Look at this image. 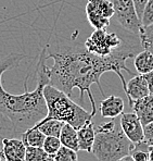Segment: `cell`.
<instances>
[{
	"instance_id": "cell-1",
	"label": "cell",
	"mask_w": 153,
	"mask_h": 161,
	"mask_svg": "<svg viewBox=\"0 0 153 161\" xmlns=\"http://www.w3.org/2000/svg\"><path fill=\"white\" fill-rule=\"evenodd\" d=\"M138 53V46H134L133 42L128 40L111 54L105 57L90 53L81 44L59 45L55 51L48 53V58L53 60V65L51 68L46 65L45 73L49 84L67 96H72L74 88L79 89L82 100L84 94H88L91 103V112L96 114L97 108L90 91L91 85L97 84L101 94L104 95L100 84L101 76L107 72H114L121 80L125 92L126 82L122 71L133 74L126 67V61L130 58H135Z\"/></svg>"
},
{
	"instance_id": "cell-2",
	"label": "cell",
	"mask_w": 153,
	"mask_h": 161,
	"mask_svg": "<svg viewBox=\"0 0 153 161\" xmlns=\"http://www.w3.org/2000/svg\"><path fill=\"white\" fill-rule=\"evenodd\" d=\"M45 53L46 49L40 53V60L37 68L38 83L36 89L21 95H13L4 91L1 84V76L7 70L20 64L25 56L22 53H11L0 61V114L10 120L16 133L22 134L25 130L34 126L47 115L44 87L49 83L45 73Z\"/></svg>"
},
{
	"instance_id": "cell-3",
	"label": "cell",
	"mask_w": 153,
	"mask_h": 161,
	"mask_svg": "<svg viewBox=\"0 0 153 161\" xmlns=\"http://www.w3.org/2000/svg\"><path fill=\"white\" fill-rule=\"evenodd\" d=\"M116 118L100 124L91 153L99 161H117L129 155L134 144L127 138Z\"/></svg>"
},
{
	"instance_id": "cell-4",
	"label": "cell",
	"mask_w": 153,
	"mask_h": 161,
	"mask_svg": "<svg viewBox=\"0 0 153 161\" xmlns=\"http://www.w3.org/2000/svg\"><path fill=\"white\" fill-rule=\"evenodd\" d=\"M44 98L47 105V115L42 120L55 119L78 130L96 115L75 103L70 96L50 84L45 85Z\"/></svg>"
},
{
	"instance_id": "cell-5",
	"label": "cell",
	"mask_w": 153,
	"mask_h": 161,
	"mask_svg": "<svg viewBox=\"0 0 153 161\" xmlns=\"http://www.w3.org/2000/svg\"><path fill=\"white\" fill-rule=\"evenodd\" d=\"M107 30L108 28L93 31L92 34L87 38L84 44L87 50L97 56L105 57L111 54L126 42L115 32L109 33Z\"/></svg>"
},
{
	"instance_id": "cell-6",
	"label": "cell",
	"mask_w": 153,
	"mask_h": 161,
	"mask_svg": "<svg viewBox=\"0 0 153 161\" xmlns=\"http://www.w3.org/2000/svg\"><path fill=\"white\" fill-rule=\"evenodd\" d=\"M114 9V16L119 26L124 31L138 35L142 27L141 21L136 12L133 0H110Z\"/></svg>"
},
{
	"instance_id": "cell-7",
	"label": "cell",
	"mask_w": 153,
	"mask_h": 161,
	"mask_svg": "<svg viewBox=\"0 0 153 161\" xmlns=\"http://www.w3.org/2000/svg\"><path fill=\"white\" fill-rule=\"evenodd\" d=\"M86 15L89 24L95 30L108 28L114 16V9L110 0H88Z\"/></svg>"
},
{
	"instance_id": "cell-8",
	"label": "cell",
	"mask_w": 153,
	"mask_h": 161,
	"mask_svg": "<svg viewBox=\"0 0 153 161\" xmlns=\"http://www.w3.org/2000/svg\"><path fill=\"white\" fill-rule=\"evenodd\" d=\"M119 124H121L124 134L133 144L143 142V139H145L143 125L141 124L140 119L135 112L122 113L121 119H119Z\"/></svg>"
},
{
	"instance_id": "cell-9",
	"label": "cell",
	"mask_w": 153,
	"mask_h": 161,
	"mask_svg": "<svg viewBox=\"0 0 153 161\" xmlns=\"http://www.w3.org/2000/svg\"><path fill=\"white\" fill-rule=\"evenodd\" d=\"M0 153L7 161H24L26 146L21 138H3Z\"/></svg>"
},
{
	"instance_id": "cell-10",
	"label": "cell",
	"mask_w": 153,
	"mask_h": 161,
	"mask_svg": "<svg viewBox=\"0 0 153 161\" xmlns=\"http://www.w3.org/2000/svg\"><path fill=\"white\" fill-rule=\"evenodd\" d=\"M125 94L128 98L129 106H133L134 101L139 100V99L143 98V97L148 96L150 94L149 88H148L147 80H145V76L142 74L134 75L128 83H126V89Z\"/></svg>"
},
{
	"instance_id": "cell-11",
	"label": "cell",
	"mask_w": 153,
	"mask_h": 161,
	"mask_svg": "<svg viewBox=\"0 0 153 161\" xmlns=\"http://www.w3.org/2000/svg\"><path fill=\"white\" fill-rule=\"evenodd\" d=\"M131 109L138 115L142 125L153 121V94H149L139 100L134 101Z\"/></svg>"
},
{
	"instance_id": "cell-12",
	"label": "cell",
	"mask_w": 153,
	"mask_h": 161,
	"mask_svg": "<svg viewBox=\"0 0 153 161\" xmlns=\"http://www.w3.org/2000/svg\"><path fill=\"white\" fill-rule=\"evenodd\" d=\"M99 110L103 118L114 119L124 112V100L121 97L112 95L101 101Z\"/></svg>"
},
{
	"instance_id": "cell-13",
	"label": "cell",
	"mask_w": 153,
	"mask_h": 161,
	"mask_svg": "<svg viewBox=\"0 0 153 161\" xmlns=\"http://www.w3.org/2000/svg\"><path fill=\"white\" fill-rule=\"evenodd\" d=\"M96 130L91 120L87 121L82 127L77 130V137H78L79 150L91 153L95 142Z\"/></svg>"
},
{
	"instance_id": "cell-14",
	"label": "cell",
	"mask_w": 153,
	"mask_h": 161,
	"mask_svg": "<svg viewBox=\"0 0 153 161\" xmlns=\"http://www.w3.org/2000/svg\"><path fill=\"white\" fill-rule=\"evenodd\" d=\"M134 65L138 74H145L153 70V53L151 51L143 49L135 56Z\"/></svg>"
},
{
	"instance_id": "cell-15",
	"label": "cell",
	"mask_w": 153,
	"mask_h": 161,
	"mask_svg": "<svg viewBox=\"0 0 153 161\" xmlns=\"http://www.w3.org/2000/svg\"><path fill=\"white\" fill-rule=\"evenodd\" d=\"M61 144L65 147H69L75 151H79L78 137H77V130L74 129L69 123H64L59 136Z\"/></svg>"
},
{
	"instance_id": "cell-16",
	"label": "cell",
	"mask_w": 153,
	"mask_h": 161,
	"mask_svg": "<svg viewBox=\"0 0 153 161\" xmlns=\"http://www.w3.org/2000/svg\"><path fill=\"white\" fill-rule=\"evenodd\" d=\"M45 138H46V135L35 125L25 130L21 134V139L26 147H42Z\"/></svg>"
},
{
	"instance_id": "cell-17",
	"label": "cell",
	"mask_w": 153,
	"mask_h": 161,
	"mask_svg": "<svg viewBox=\"0 0 153 161\" xmlns=\"http://www.w3.org/2000/svg\"><path fill=\"white\" fill-rule=\"evenodd\" d=\"M63 125H64V122H62V121H59L55 119H49V120L39 121L38 123L35 124V126L38 127L46 136L59 137Z\"/></svg>"
},
{
	"instance_id": "cell-18",
	"label": "cell",
	"mask_w": 153,
	"mask_h": 161,
	"mask_svg": "<svg viewBox=\"0 0 153 161\" xmlns=\"http://www.w3.org/2000/svg\"><path fill=\"white\" fill-rule=\"evenodd\" d=\"M24 161H53V159L42 147H26Z\"/></svg>"
},
{
	"instance_id": "cell-19",
	"label": "cell",
	"mask_w": 153,
	"mask_h": 161,
	"mask_svg": "<svg viewBox=\"0 0 153 161\" xmlns=\"http://www.w3.org/2000/svg\"><path fill=\"white\" fill-rule=\"evenodd\" d=\"M129 155L135 161H148L149 160V145L145 141L134 144Z\"/></svg>"
},
{
	"instance_id": "cell-20",
	"label": "cell",
	"mask_w": 153,
	"mask_h": 161,
	"mask_svg": "<svg viewBox=\"0 0 153 161\" xmlns=\"http://www.w3.org/2000/svg\"><path fill=\"white\" fill-rule=\"evenodd\" d=\"M138 36L141 48L147 49L153 53V24L147 27H141Z\"/></svg>"
},
{
	"instance_id": "cell-21",
	"label": "cell",
	"mask_w": 153,
	"mask_h": 161,
	"mask_svg": "<svg viewBox=\"0 0 153 161\" xmlns=\"http://www.w3.org/2000/svg\"><path fill=\"white\" fill-rule=\"evenodd\" d=\"M52 159L53 161H78V156H77V151L62 145L52 156Z\"/></svg>"
},
{
	"instance_id": "cell-22",
	"label": "cell",
	"mask_w": 153,
	"mask_h": 161,
	"mask_svg": "<svg viewBox=\"0 0 153 161\" xmlns=\"http://www.w3.org/2000/svg\"><path fill=\"white\" fill-rule=\"evenodd\" d=\"M62 146L59 137H55V136H46L44 142V145H42V148L46 151L48 155L53 156L56 151L60 149V147Z\"/></svg>"
},
{
	"instance_id": "cell-23",
	"label": "cell",
	"mask_w": 153,
	"mask_h": 161,
	"mask_svg": "<svg viewBox=\"0 0 153 161\" xmlns=\"http://www.w3.org/2000/svg\"><path fill=\"white\" fill-rule=\"evenodd\" d=\"M153 24V0H149L147 2L141 16V25L142 27H147Z\"/></svg>"
},
{
	"instance_id": "cell-24",
	"label": "cell",
	"mask_w": 153,
	"mask_h": 161,
	"mask_svg": "<svg viewBox=\"0 0 153 161\" xmlns=\"http://www.w3.org/2000/svg\"><path fill=\"white\" fill-rule=\"evenodd\" d=\"M143 141L149 146H153V121L148 124L143 125Z\"/></svg>"
},
{
	"instance_id": "cell-25",
	"label": "cell",
	"mask_w": 153,
	"mask_h": 161,
	"mask_svg": "<svg viewBox=\"0 0 153 161\" xmlns=\"http://www.w3.org/2000/svg\"><path fill=\"white\" fill-rule=\"evenodd\" d=\"M133 1H134V4H135V9H136V12H137L138 18H139L141 21V16H142L145 7L149 0H133Z\"/></svg>"
},
{
	"instance_id": "cell-26",
	"label": "cell",
	"mask_w": 153,
	"mask_h": 161,
	"mask_svg": "<svg viewBox=\"0 0 153 161\" xmlns=\"http://www.w3.org/2000/svg\"><path fill=\"white\" fill-rule=\"evenodd\" d=\"M145 76V80H147L148 84V88H149L150 94H153V70L150 71L149 73H145V74H142Z\"/></svg>"
},
{
	"instance_id": "cell-27",
	"label": "cell",
	"mask_w": 153,
	"mask_h": 161,
	"mask_svg": "<svg viewBox=\"0 0 153 161\" xmlns=\"http://www.w3.org/2000/svg\"><path fill=\"white\" fill-rule=\"evenodd\" d=\"M117 161H135V160L133 159V157H131L130 155H127V156H125V157L121 158V159L117 160Z\"/></svg>"
},
{
	"instance_id": "cell-28",
	"label": "cell",
	"mask_w": 153,
	"mask_h": 161,
	"mask_svg": "<svg viewBox=\"0 0 153 161\" xmlns=\"http://www.w3.org/2000/svg\"><path fill=\"white\" fill-rule=\"evenodd\" d=\"M153 161V146H149V160Z\"/></svg>"
},
{
	"instance_id": "cell-29",
	"label": "cell",
	"mask_w": 153,
	"mask_h": 161,
	"mask_svg": "<svg viewBox=\"0 0 153 161\" xmlns=\"http://www.w3.org/2000/svg\"><path fill=\"white\" fill-rule=\"evenodd\" d=\"M2 159H3V157H2L1 153H0V161H3V160H2Z\"/></svg>"
},
{
	"instance_id": "cell-30",
	"label": "cell",
	"mask_w": 153,
	"mask_h": 161,
	"mask_svg": "<svg viewBox=\"0 0 153 161\" xmlns=\"http://www.w3.org/2000/svg\"><path fill=\"white\" fill-rule=\"evenodd\" d=\"M4 161H7V160H4Z\"/></svg>"
}]
</instances>
